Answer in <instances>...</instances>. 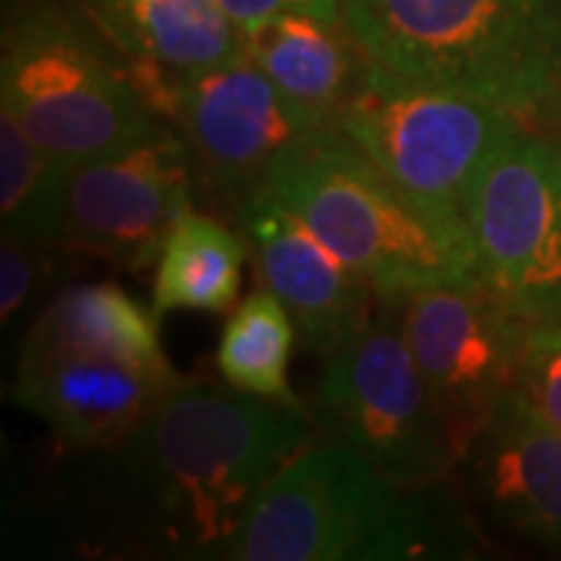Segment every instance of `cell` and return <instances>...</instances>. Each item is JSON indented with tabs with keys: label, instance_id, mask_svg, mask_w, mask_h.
<instances>
[{
	"label": "cell",
	"instance_id": "22",
	"mask_svg": "<svg viewBox=\"0 0 561 561\" xmlns=\"http://www.w3.org/2000/svg\"><path fill=\"white\" fill-rule=\"evenodd\" d=\"M50 250H57V247L3 238V247H0V312H3V324H10L32 302L35 287L50 272V262H47Z\"/></svg>",
	"mask_w": 561,
	"mask_h": 561
},
{
	"label": "cell",
	"instance_id": "16",
	"mask_svg": "<svg viewBox=\"0 0 561 561\" xmlns=\"http://www.w3.org/2000/svg\"><path fill=\"white\" fill-rule=\"evenodd\" d=\"M243 41L280 94L328 125H334L365 72V57L343 20L284 13Z\"/></svg>",
	"mask_w": 561,
	"mask_h": 561
},
{
	"label": "cell",
	"instance_id": "1",
	"mask_svg": "<svg viewBox=\"0 0 561 561\" xmlns=\"http://www.w3.org/2000/svg\"><path fill=\"white\" fill-rule=\"evenodd\" d=\"M306 409L184 381L98 453L62 468L57 527L88 559L225 561L250 505L312 440Z\"/></svg>",
	"mask_w": 561,
	"mask_h": 561
},
{
	"label": "cell",
	"instance_id": "7",
	"mask_svg": "<svg viewBox=\"0 0 561 561\" xmlns=\"http://www.w3.org/2000/svg\"><path fill=\"white\" fill-rule=\"evenodd\" d=\"M309 415L319 434L402 490L449 481L459 468V446L409 353L393 300L378 297L371 316L321 356Z\"/></svg>",
	"mask_w": 561,
	"mask_h": 561
},
{
	"label": "cell",
	"instance_id": "17",
	"mask_svg": "<svg viewBox=\"0 0 561 561\" xmlns=\"http://www.w3.org/2000/svg\"><path fill=\"white\" fill-rule=\"evenodd\" d=\"M157 312L144 309L113 280L76 284L41 309L22 346H57L138 365L157 375H181L162 350Z\"/></svg>",
	"mask_w": 561,
	"mask_h": 561
},
{
	"label": "cell",
	"instance_id": "4",
	"mask_svg": "<svg viewBox=\"0 0 561 561\" xmlns=\"http://www.w3.org/2000/svg\"><path fill=\"white\" fill-rule=\"evenodd\" d=\"M0 103L66 165L162 125L160 98L79 3L25 0L3 25Z\"/></svg>",
	"mask_w": 561,
	"mask_h": 561
},
{
	"label": "cell",
	"instance_id": "9",
	"mask_svg": "<svg viewBox=\"0 0 561 561\" xmlns=\"http://www.w3.org/2000/svg\"><path fill=\"white\" fill-rule=\"evenodd\" d=\"M203 194L181 135L162 122L153 131L72 162L62 181L60 250H79L122 268H150L172 228Z\"/></svg>",
	"mask_w": 561,
	"mask_h": 561
},
{
	"label": "cell",
	"instance_id": "20",
	"mask_svg": "<svg viewBox=\"0 0 561 561\" xmlns=\"http://www.w3.org/2000/svg\"><path fill=\"white\" fill-rule=\"evenodd\" d=\"M66 162L32 138L16 113L0 103V219L3 238L60 250Z\"/></svg>",
	"mask_w": 561,
	"mask_h": 561
},
{
	"label": "cell",
	"instance_id": "12",
	"mask_svg": "<svg viewBox=\"0 0 561 561\" xmlns=\"http://www.w3.org/2000/svg\"><path fill=\"white\" fill-rule=\"evenodd\" d=\"M456 481L490 540L561 556V431L518 387L461 449Z\"/></svg>",
	"mask_w": 561,
	"mask_h": 561
},
{
	"label": "cell",
	"instance_id": "8",
	"mask_svg": "<svg viewBox=\"0 0 561 561\" xmlns=\"http://www.w3.org/2000/svg\"><path fill=\"white\" fill-rule=\"evenodd\" d=\"M483 287L527 321H561V128L522 125L468 213Z\"/></svg>",
	"mask_w": 561,
	"mask_h": 561
},
{
	"label": "cell",
	"instance_id": "18",
	"mask_svg": "<svg viewBox=\"0 0 561 561\" xmlns=\"http://www.w3.org/2000/svg\"><path fill=\"white\" fill-rule=\"evenodd\" d=\"M250 243L213 213L191 209L172 228L153 278V312H228L238 306Z\"/></svg>",
	"mask_w": 561,
	"mask_h": 561
},
{
	"label": "cell",
	"instance_id": "14",
	"mask_svg": "<svg viewBox=\"0 0 561 561\" xmlns=\"http://www.w3.org/2000/svg\"><path fill=\"white\" fill-rule=\"evenodd\" d=\"M184 381L91 353L22 346L10 397L72 456L122 440Z\"/></svg>",
	"mask_w": 561,
	"mask_h": 561
},
{
	"label": "cell",
	"instance_id": "10",
	"mask_svg": "<svg viewBox=\"0 0 561 561\" xmlns=\"http://www.w3.org/2000/svg\"><path fill=\"white\" fill-rule=\"evenodd\" d=\"M402 337L461 449L505 393L518 387L530 321L481 280L437 284L393 297Z\"/></svg>",
	"mask_w": 561,
	"mask_h": 561
},
{
	"label": "cell",
	"instance_id": "3",
	"mask_svg": "<svg viewBox=\"0 0 561 561\" xmlns=\"http://www.w3.org/2000/svg\"><path fill=\"white\" fill-rule=\"evenodd\" d=\"M371 69L561 128V0H341Z\"/></svg>",
	"mask_w": 561,
	"mask_h": 561
},
{
	"label": "cell",
	"instance_id": "19",
	"mask_svg": "<svg viewBox=\"0 0 561 561\" xmlns=\"http://www.w3.org/2000/svg\"><path fill=\"white\" fill-rule=\"evenodd\" d=\"M297 341L300 331L287 306L268 287L256 284L225 321L216 356L221 381L256 400L306 409L290 387V356Z\"/></svg>",
	"mask_w": 561,
	"mask_h": 561
},
{
	"label": "cell",
	"instance_id": "6",
	"mask_svg": "<svg viewBox=\"0 0 561 561\" xmlns=\"http://www.w3.org/2000/svg\"><path fill=\"white\" fill-rule=\"evenodd\" d=\"M334 125L437 228L471 247L468 213L483 172L530 122L496 103L383 76L365 62Z\"/></svg>",
	"mask_w": 561,
	"mask_h": 561
},
{
	"label": "cell",
	"instance_id": "15",
	"mask_svg": "<svg viewBox=\"0 0 561 561\" xmlns=\"http://www.w3.org/2000/svg\"><path fill=\"white\" fill-rule=\"evenodd\" d=\"M88 20L150 79L169 119L172 91L247 50L221 0H76Z\"/></svg>",
	"mask_w": 561,
	"mask_h": 561
},
{
	"label": "cell",
	"instance_id": "13",
	"mask_svg": "<svg viewBox=\"0 0 561 561\" xmlns=\"http://www.w3.org/2000/svg\"><path fill=\"white\" fill-rule=\"evenodd\" d=\"M234 225L250 243L260 284L297 321L302 350L331 353L378 306L371 284L265 184L234 209Z\"/></svg>",
	"mask_w": 561,
	"mask_h": 561
},
{
	"label": "cell",
	"instance_id": "23",
	"mask_svg": "<svg viewBox=\"0 0 561 561\" xmlns=\"http://www.w3.org/2000/svg\"><path fill=\"white\" fill-rule=\"evenodd\" d=\"M221 3L243 38L284 13H316L324 20H343L341 0H221Z\"/></svg>",
	"mask_w": 561,
	"mask_h": 561
},
{
	"label": "cell",
	"instance_id": "2",
	"mask_svg": "<svg viewBox=\"0 0 561 561\" xmlns=\"http://www.w3.org/2000/svg\"><path fill=\"white\" fill-rule=\"evenodd\" d=\"M486 546L456 474L402 490L316 431L262 483L225 561L478 559Z\"/></svg>",
	"mask_w": 561,
	"mask_h": 561
},
{
	"label": "cell",
	"instance_id": "11",
	"mask_svg": "<svg viewBox=\"0 0 561 561\" xmlns=\"http://www.w3.org/2000/svg\"><path fill=\"white\" fill-rule=\"evenodd\" d=\"M165 122L191 153L203 203L231 219L294 140L328 125L287 101L247 50L181 79Z\"/></svg>",
	"mask_w": 561,
	"mask_h": 561
},
{
	"label": "cell",
	"instance_id": "21",
	"mask_svg": "<svg viewBox=\"0 0 561 561\" xmlns=\"http://www.w3.org/2000/svg\"><path fill=\"white\" fill-rule=\"evenodd\" d=\"M518 390L561 431V321H530Z\"/></svg>",
	"mask_w": 561,
	"mask_h": 561
},
{
	"label": "cell",
	"instance_id": "5",
	"mask_svg": "<svg viewBox=\"0 0 561 561\" xmlns=\"http://www.w3.org/2000/svg\"><path fill=\"white\" fill-rule=\"evenodd\" d=\"M265 187L381 300L478 280L471 247L427 219L337 125L294 140L275 160Z\"/></svg>",
	"mask_w": 561,
	"mask_h": 561
}]
</instances>
